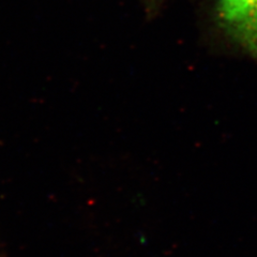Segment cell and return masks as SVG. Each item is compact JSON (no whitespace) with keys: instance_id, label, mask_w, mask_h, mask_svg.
I'll list each match as a JSON object with an SVG mask.
<instances>
[{"instance_id":"obj_1","label":"cell","mask_w":257,"mask_h":257,"mask_svg":"<svg viewBox=\"0 0 257 257\" xmlns=\"http://www.w3.org/2000/svg\"><path fill=\"white\" fill-rule=\"evenodd\" d=\"M216 16L225 34L257 60V0H218Z\"/></svg>"}]
</instances>
